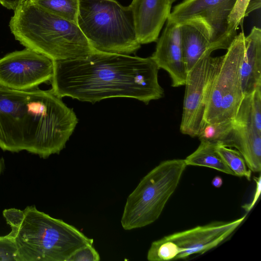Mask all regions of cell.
I'll return each mask as SVG.
<instances>
[{"instance_id":"6da1fadb","label":"cell","mask_w":261,"mask_h":261,"mask_svg":"<svg viewBox=\"0 0 261 261\" xmlns=\"http://www.w3.org/2000/svg\"><path fill=\"white\" fill-rule=\"evenodd\" d=\"M159 68L151 58L95 50L84 57L54 61L50 90L62 98L92 102L133 98L146 105L164 96Z\"/></svg>"},{"instance_id":"7a4b0ae2","label":"cell","mask_w":261,"mask_h":261,"mask_svg":"<svg viewBox=\"0 0 261 261\" xmlns=\"http://www.w3.org/2000/svg\"><path fill=\"white\" fill-rule=\"evenodd\" d=\"M78 122L50 90H18L0 85V148L46 159L65 147Z\"/></svg>"},{"instance_id":"3957f363","label":"cell","mask_w":261,"mask_h":261,"mask_svg":"<svg viewBox=\"0 0 261 261\" xmlns=\"http://www.w3.org/2000/svg\"><path fill=\"white\" fill-rule=\"evenodd\" d=\"M3 215L11 228L15 261H67L75 251L93 243L75 227L35 205L5 209Z\"/></svg>"},{"instance_id":"277c9868","label":"cell","mask_w":261,"mask_h":261,"mask_svg":"<svg viewBox=\"0 0 261 261\" xmlns=\"http://www.w3.org/2000/svg\"><path fill=\"white\" fill-rule=\"evenodd\" d=\"M9 26L21 45L54 61L84 57L95 50L76 23L50 13L31 0L24 1L14 10Z\"/></svg>"},{"instance_id":"5b68a950","label":"cell","mask_w":261,"mask_h":261,"mask_svg":"<svg viewBox=\"0 0 261 261\" xmlns=\"http://www.w3.org/2000/svg\"><path fill=\"white\" fill-rule=\"evenodd\" d=\"M77 24L95 50L130 55L141 47L130 9L116 0H80Z\"/></svg>"},{"instance_id":"8992f818","label":"cell","mask_w":261,"mask_h":261,"mask_svg":"<svg viewBox=\"0 0 261 261\" xmlns=\"http://www.w3.org/2000/svg\"><path fill=\"white\" fill-rule=\"evenodd\" d=\"M184 159L161 162L128 196L121 218L123 228H142L155 221L175 191L186 168Z\"/></svg>"},{"instance_id":"52a82bcc","label":"cell","mask_w":261,"mask_h":261,"mask_svg":"<svg viewBox=\"0 0 261 261\" xmlns=\"http://www.w3.org/2000/svg\"><path fill=\"white\" fill-rule=\"evenodd\" d=\"M244 33L237 34L219 57L210 82L204 122L212 123L233 120L244 97L241 69L245 54Z\"/></svg>"},{"instance_id":"ba28073f","label":"cell","mask_w":261,"mask_h":261,"mask_svg":"<svg viewBox=\"0 0 261 261\" xmlns=\"http://www.w3.org/2000/svg\"><path fill=\"white\" fill-rule=\"evenodd\" d=\"M245 218L246 215L231 221H215L165 236L151 243L147 258L166 261L203 254L228 239Z\"/></svg>"},{"instance_id":"9c48e42d","label":"cell","mask_w":261,"mask_h":261,"mask_svg":"<svg viewBox=\"0 0 261 261\" xmlns=\"http://www.w3.org/2000/svg\"><path fill=\"white\" fill-rule=\"evenodd\" d=\"M211 55L203 56L187 72L180 131L191 137H197L205 124L209 86L219 60Z\"/></svg>"},{"instance_id":"30bf717a","label":"cell","mask_w":261,"mask_h":261,"mask_svg":"<svg viewBox=\"0 0 261 261\" xmlns=\"http://www.w3.org/2000/svg\"><path fill=\"white\" fill-rule=\"evenodd\" d=\"M54 60L44 55L25 48L0 58V85L10 89L27 90L50 82Z\"/></svg>"},{"instance_id":"8fae6325","label":"cell","mask_w":261,"mask_h":261,"mask_svg":"<svg viewBox=\"0 0 261 261\" xmlns=\"http://www.w3.org/2000/svg\"><path fill=\"white\" fill-rule=\"evenodd\" d=\"M236 0H184L171 11L168 20L180 23L199 18L214 31L217 38L230 44L233 38L226 34L227 20Z\"/></svg>"},{"instance_id":"7c38bea8","label":"cell","mask_w":261,"mask_h":261,"mask_svg":"<svg viewBox=\"0 0 261 261\" xmlns=\"http://www.w3.org/2000/svg\"><path fill=\"white\" fill-rule=\"evenodd\" d=\"M183 59L187 72L199 60L219 49H227L229 44L218 39L213 29L204 20L194 18L179 23Z\"/></svg>"},{"instance_id":"4fadbf2b","label":"cell","mask_w":261,"mask_h":261,"mask_svg":"<svg viewBox=\"0 0 261 261\" xmlns=\"http://www.w3.org/2000/svg\"><path fill=\"white\" fill-rule=\"evenodd\" d=\"M157 41L155 50L150 57L159 69H163L168 73L172 87L185 85L187 71L182 56L179 23L167 20Z\"/></svg>"},{"instance_id":"5bb4252c","label":"cell","mask_w":261,"mask_h":261,"mask_svg":"<svg viewBox=\"0 0 261 261\" xmlns=\"http://www.w3.org/2000/svg\"><path fill=\"white\" fill-rule=\"evenodd\" d=\"M140 44L156 41L171 13L168 0H133L128 6Z\"/></svg>"},{"instance_id":"9a60e30c","label":"cell","mask_w":261,"mask_h":261,"mask_svg":"<svg viewBox=\"0 0 261 261\" xmlns=\"http://www.w3.org/2000/svg\"><path fill=\"white\" fill-rule=\"evenodd\" d=\"M245 54L241 69L244 95L261 87V30L253 27L245 37Z\"/></svg>"},{"instance_id":"2e32d148","label":"cell","mask_w":261,"mask_h":261,"mask_svg":"<svg viewBox=\"0 0 261 261\" xmlns=\"http://www.w3.org/2000/svg\"><path fill=\"white\" fill-rule=\"evenodd\" d=\"M236 132L235 148L240 152L248 168L254 172L261 170V132L251 122L234 120Z\"/></svg>"},{"instance_id":"e0dca14e","label":"cell","mask_w":261,"mask_h":261,"mask_svg":"<svg viewBox=\"0 0 261 261\" xmlns=\"http://www.w3.org/2000/svg\"><path fill=\"white\" fill-rule=\"evenodd\" d=\"M217 145L209 142L200 141L196 150L184 159L186 165L211 168L226 174L234 175L217 152Z\"/></svg>"},{"instance_id":"ac0fdd59","label":"cell","mask_w":261,"mask_h":261,"mask_svg":"<svg viewBox=\"0 0 261 261\" xmlns=\"http://www.w3.org/2000/svg\"><path fill=\"white\" fill-rule=\"evenodd\" d=\"M197 137L200 141L235 148L236 132L234 119L205 123Z\"/></svg>"},{"instance_id":"d6986e66","label":"cell","mask_w":261,"mask_h":261,"mask_svg":"<svg viewBox=\"0 0 261 261\" xmlns=\"http://www.w3.org/2000/svg\"><path fill=\"white\" fill-rule=\"evenodd\" d=\"M31 1L50 13L77 24L80 0Z\"/></svg>"},{"instance_id":"ffe728a7","label":"cell","mask_w":261,"mask_h":261,"mask_svg":"<svg viewBox=\"0 0 261 261\" xmlns=\"http://www.w3.org/2000/svg\"><path fill=\"white\" fill-rule=\"evenodd\" d=\"M216 150L234 175L245 177L248 180H250L251 171L248 168L244 158L238 150L220 144L217 145Z\"/></svg>"},{"instance_id":"44dd1931","label":"cell","mask_w":261,"mask_h":261,"mask_svg":"<svg viewBox=\"0 0 261 261\" xmlns=\"http://www.w3.org/2000/svg\"><path fill=\"white\" fill-rule=\"evenodd\" d=\"M251 0H236L227 20L226 34L233 38L238 27L242 25Z\"/></svg>"},{"instance_id":"7402d4cb","label":"cell","mask_w":261,"mask_h":261,"mask_svg":"<svg viewBox=\"0 0 261 261\" xmlns=\"http://www.w3.org/2000/svg\"><path fill=\"white\" fill-rule=\"evenodd\" d=\"M100 255L93 245L83 247L75 251L67 261H99Z\"/></svg>"},{"instance_id":"603a6c76","label":"cell","mask_w":261,"mask_h":261,"mask_svg":"<svg viewBox=\"0 0 261 261\" xmlns=\"http://www.w3.org/2000/svg\"><path fill=\"white\" fill-rule=\"evenodd\" d=\"M15 247L14 242L8 234L0 236V261L13 260Z\"/></svg>"},{"instance_id":"cb8c5ba5","label":"cell","mask_w":261,"mask_h":261,"mask_svg":"<svg viewBox=\"0 0 261 261\" xmlns=\"http://www.w3.org/2000/svg\"><path fill=\"white\" fill-rule=\"evenodd\" d=\"M25 1L26 0H0V4L8 9L14 10Z\"/></svg>"},{"instance_id":"d4e9b609","label":"cell","mask_w":261,"mask_h":261,"mask_svg":"<svg viewBox=\"0 0 261 261\" xmlns=\"http://www.w3.org/2000/svg\"><path fill=\"white\" fill-rule=\"evenodd\" d=\"M260 0H251L245 13V16H247L251 12L260 8Z\"/></svg>"},{"instance_id":"484cf974","label":"cell","mask_w":261,"mask_h":261,"mask_svg":"<svg viewBox=\"0 0 261 261\" xmlns=\"http://www.w3.org/2000/svg\"><path fill=\"white\" fill-rule=\"evenodd\" d=\"M222 184V178L219 176H215L212 180V185L217 188H220Z\"/></svg>"},{"instance_id":"4316f807","label":"cell","mask_w":261,"mask_h":261,"mask_svg":"<svg viewBox=\"0 0 261 261\" xmlns=\"http://www.w3.org/2000/svg\"><path fill=\"white\" fill-rule=\"evenodd\" d=\"M5 167L4 160L2 158L0 159V175L2 173Z\"/></svg>"},{"instance_id":"83f0119b","label":"cell","mask_w":261,"mask_h":261,"mask_svg":"<svg viewBox=\"0 0 261 261\" xmlns=\"http://www.w3.org/2000/svg\"><path fill=\"white\" fill-rule=\"evenodd\" d=\"M170 4L172 6L173 3H174L177 0H168Z\"/></svg>"}]
</instances>
